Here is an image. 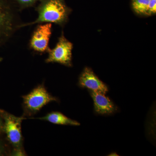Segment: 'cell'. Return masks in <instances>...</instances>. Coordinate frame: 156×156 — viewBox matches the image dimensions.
Masks as SVG:
<instances>
[{
  "label": "cell",
  "mask_w": 156,
  "mask_h": 156,
  "mask_svg": "<svg viewBox=\"0 0 156 156\" xmlns=\"http://www.w3.org/2000/svg\"><path fill=\"white\" fill-rule=\"evenodd\" d=\"M38 17L35 20L20 24L19 28L37 23H54L62 25L67 22L70 10L64 0H44L37 9Z\"/></svg>",
  "instance_id": "obj_1"
},
{
  "label": "cell",
  "mask_w": 156,
  "mask_h": 156,
  "mask_svg": "<svg viewBox=\"0 0 156 156\" xmlns=\"http://www.w3.org/2000/svg\"><path fill=\"white\" fill-rule=\"evenodd\" d=\"M73 44L65 37L63 33L58 38L55 48L48 50L46 62H56L67 66H71Z\"/></svg>",
  "instance_id": "obj_2"
},
{
  "label": "cell",
  "mask_w": 156,
  "mask_h": 156,
  "mask_svg": "<svg viewBox=\"0 0 156 156\" xmlns=\"http://www.w3.org/2000/svg\"><path fill=\"white\" fill-rule=\"evenodd\" d=\"M1 112L4 120L3 132L5 133L11 144L20 150L22 141L21 125L23 119L9 114L4 111Z\"/></svg>",
  "instance_id": "obj_3"
},
{
  "label": "cell",
  "mask_w": 156,
  "mask_h": 156,
  "mask_svg": "<svg viewBox=\"0 0 156 156\" xmlns=\"http://www.w3.org/2000/svg\"><path fill=\"white\" fill-rule=\"evenodd\" d=\"M23 98L26 108L33 113L38 111L49 102L57 101L56 98L48 93L43 85L38 86Z\"/></svg>",
  "instance_id": "obj_4"
},
{
  "label": "cell",
  "mask_w": 156,
  "mask_h": 156,
  "mask_svg": "<svg viewBox=\"0 0 156 156\" xmlns=\"http://www.w3.org/2000/svg\"><path fill=\"white\" fill-rule=\"evenodd\" d=\"M52 23H44L37 26L32 34L30 47L38 53L48 52L50 49L49 43L52 34Z\"/></svg>",
  "instance_id": "obj_5"
},
{
  "label": "cell",
  "mask_w": 156,
  "mask_h": 156,
  "mask_svg": "<svg viewBox=\"0 0 156 156\" xmlns=\"http://www.w3.org/2000/svg\"><path fill=\"white\" fill-rule=\"evenodd\" d=\"M79 85L82 88H87L93 92L105 94L108 91L106 84L89 67L85 68L81 73L79 78Z\"/></svg>",
  "instance_id": "obj_6"
},
{
  "label": "cell",
  "mask_w": 156,
  "mask_h": 156,
  "mask_svg": "<svg viewBox=\"0 0 156 156\" xmlns=\"http://www.w3.org/2000/svg\"><path fill=\"white\" fill-rule=\"evenodd\" d=\"M18 28L15 14L0 3V41L11 36L15 29Z\"/></svg>",
  "instance_id": "obj_7"
},
{
  "label": "cell",
  "mask_w": 156,
  "mask_h": 156,
  "mask_svg": "<svg viewBox=\"0 0 156 156\" xmlns=\"http://www.w3.org/2000/svg\"><path fill=\"white\" fill-rule=\"evenodd\" d=\"M90 95L94 102V110L98 114H112L118 110L113 102L105 94L90 91Z\"/></svg>",
  "instance_id": "obj_8"
},
{
  "label": "cell",
  "mask_w": 156,
  "mask_h": 156,
  "mask_svg": "<svg viewBox=\"0 0 156 156\" xmlns=\"http://www.w3.org/2000/svg\"><path fill=\"white\" fill-rule=\"evenodd\" d=\"M38 119L48 121L50 123L57 125L73 126H79L80 125V123L69 119L59 112H52L44 117L38 118Z\"/></svg>",
  "instance_id": "obj_9"
},
{
  "label": "cell",
  "mask_w": 156,
  "mask_h": 156,
  "mask_svg": "<svg viewBox=\"0 0 156 156\" xmlns=\"http://www.w3.org/2000/svg\"><path fill=\"white\" fill-rule=\"evenodd\" d=\"M150 0H132V8L136 13L140 15H147Z\"/></svg>",
  "instance_id": "obj_10"
},
{
  "label": "cell",
  "mask_w": 156,
  "mask_h": 156,
  "mask_svg": "<svg viewBox=\"0 0 156 156\" xmlns=\"http://www.w3.org/2000/svg\"><path fill=\"white\" fill-rule=\"evenodd\" d=\"M156 12V0H150L147 15H151Z\"/></svg>",
  "instance_id": "obj_11"
},
{
  "label": "cell",
  "mask_w": 156,
  "mask_h": 156,
  "mask_svg": "<svg viewBox=\"0 0 156 156\" xmlns=\"http://www.w3.org/2000/svg\"><path fill=\"white\" fill-rule=\"evenodd\" d=\"M20 5L23 7H27L32 5L38 0H17Z\"/></svg>",
  "instance_id": "obj_12"
},
{
  "label": "cell",
  "mask_w": 156,
  "mask_h": 156,
  "mask_svg": "<svg viewBox=\"0 0 156 156\" xmlns=\"http://www.w3.org/2000/svg\"><path fill=\"white\" fill-rule=\"evenodd\" d=\"M3 128H4V120H3L2 112L0 110V133L3 132Z\"/></svg>",
  "instance_id": "obj_13"
},
{
  "label": "cell",
  "mask_w": 156,
  "mask_h": 156,
  "mask_svg": "<svg viewBox=\"0 0 156 156\" xmlns=\"http://www.w3.org/2000/svg\"><path fill=\"white\" fill-rule=\"evenodd\" d=\"M5 152V147L3 144L0 141V156L4 155Z\"/></svg>",
  "instance_id": "obj_14"
},
{
  "label": "cell",
  "mask_w": 156,
  "mask_h": 156,
  "mask_svg": "<svg viewBox=\"0 0 156 156\" xmlns=\"http://www.w3.org/2000/svg\"><path fill=\"white\" fill-rule=\"evenodd\" d=\"M2 58H0V62H1V61H2Z\"/></svg>",
  "instance_id": "obj_15"
}]
</instances>
